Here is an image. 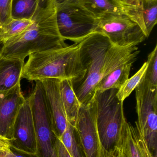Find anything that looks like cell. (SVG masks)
Returning a JSON list of instances; mask_svg holds the SVG:
<instances>
[{
  "label": "cell",
  "mask_w": 157,
  "mask_h": 157,
  "mask_svg": "<svg viewBox=\"0 0 157 157\" xmlns=\"http://www.w3.org/2000/svg\"><path fill=\"white\" fill-rule=\"evenodd\" d=\"M12 0H0V25L11 18L10 14Z\"/></svg>",
  "instance_id": "25"
},
{
  "label": "cell",
  "mask_w": 157,
  "mask_h": 157,
  "mask_svg": "<svg viewBox=\"0 0 157 157\" xmlns=\"http://www.w3.org/2000/svg\"><path fill=\"white\" fill-rule=\"evenodd\" d=\"M84 157H107L100 145L96 126V106L92 103L81 105L74 126Z\"/></svg>",
  "instance_id": "9"
},
{
  "label": "cell",
  "mask_w": 157,
  "mask_h": 157,
  "mask_svg": "<svg viewBox=\"0 0 157 157\" xmlns=\"http://www.w3.org/2000/svg\"><path fill=\"white\" fill-rule=\"evenodd\" d=\"M11 146V140L0 136V149H6Z\"/></svg>",
  "instance_id": "27"
},
{
  "label": "cell",
  "mask_w": 157,
  "mask_h": 157,
  "mask_svg": "<svg viewBox=\"0 0 157 157\" xmlns=\"http://www.w3.org/2000/svg\"><path fill=\"white\" fill-rule=\"evenodd\" d=\"M56 22L65 40L78 43L98 28V18L82 6L77 0L57 4Z\"/></svg>",
  "instance_id": "5"
},
{
  "label": "cell",
  "mask_w": 157,
  "mask_h": 157,
  "mask_svg": "<svg viewBox=\"0 0 157 157\" xmlns=\"http://www.w3.org/2000/svg\"><path fill=\"white\" fill-rule=\"evenodd\" d=\"M29 98L36 132L37 157H55L54 147L57 137L52 131L49 113L41 81H35Z\"/></svg>",
  "instance_id": "7"
},
{
  "label": "cell",
  "mask_w": 157,
  "mask_h": 157,
  "mask_svg": "<svg viewBox=\"0 0 157 157\" xmlns=\"http://www.w3.org/2000/svg\"><path fill=\"white\" fill-rule=\"evenodd\" d=\"M81 42L30 54L21 78L34 81L70 79L73 86L78 84L86 72L81 59Z\"/></svg>",
  "instance_id": "3"
},
{
  "label": "cell",
  "mask_w": 157,
  "mask_h": 157,
  "mask_svg": "<svg viewBox=\"0 0 157 157\" xmlns=\"http://www.w3.org/2000/svg\"><path fill=\"white\" fill-rule=\"evenodd\" d=\"M38 2V0H12L11 18L31 20L37 9Z\"/></svg>",
  "instance_id": "20"
},
{
  "label": "cell",
  "mask_w": 157,
  "mask_h": 157,
  "mask_svg": "<svg viewBox=\"0 0 157 157\" xmlns=\"http://www.w3.org/2000/svg\"><path fill=\"white\" fill-rule=\"evenodd\" d=\"M118 146L124 157H155L142 134L127 120Z\"/></svg>",
  "instance_id": "14"
},
{
  "label": "cell",
  "mask_w": 157,
  "mask_h": 157,
  "mask_svg": "<svg viewBox=\"0 0 157 157\" xmlns=\"http://www.w3.org/2000/svg\"><path fill=\"white\" fill-rule=\"evenodd\" d=\"M107 157H124L119 146L116 147L112 151L107 155Z\"/></svg>",
  "instance_id": "28"
},
{
  "label": "cell",
  "mask_w": 157,
  "mask_h": 157,
  "mask_svg": "<svg viewBox=\"0 0 157 157\" xmlns=\"http://www.w3.org/2000/svg\"><path fill=\"white\" fill-rule=\"evenodd\" d=\"M98 21L97 32L106 36L117 47H136L147 38L139 25L124 13H106Z\"/></svg>",
  "instance_id": "8"
},
{
  "label": "cell",
  "mask_w": 157,
  "mask_h": 157,
  "mask_svg": "<svg viewBox=\"0 0 157 157\" xmlns=\"http://www.w3.org/2000/svg\"><path fill=\"white\" fill-rule=\"evenodd\" d=\"M55 0H38L32 25L22 34L2 44L0 56L25 60L30 54L66 46L56 22Z\"/></svg>",
  "instance_id": "2"
},
{
  "label": "cell",
  "mask_w": 157,
  "mask_h": 157,
  "mask_svg": "<svg viewBox=\"0 0 157 157\" xmlns=\"http://www.w3.org/2000/svg\"><path fill=\"white\" fill-rule=\"evenodd\" d=\"M55 157H72L61 140L56 138L54 147Z\"/></svg>",
  "instance_id": "26"
},
{
  "label": "cell",
  "mask_w": 157,
  "mask_h": 157,
  "mask_svg": "<svg viewBox=\"0 0 157 157\" xmlns=\"http://www.w3.org/2000/svg\"><path fill=\"white\" fill-rule=\"evenodd\" d=\"M135 61L131 60L106 75L97 86L96 93L110 89L119 90L129 78L133 63Z\"/></svg>",
  "instance_id": "17"
},
{
  "label": "cell",
  "mask_w": 157,
  "mask_h": 157,
  "mask_svg": "<svg viewBox=\"0 0 157 157\" xmlns=\"http://www.w3.org/2000/svg\"><path fill=\"white\" fill-rule=\"evenodd\" d=\"M118 90L96 92L94 100L96 106V126L100 142L107 156L118 146L126 119L124 102L116 96Z\"/></svg>",
  "instance_id": "4"
},
{
  "label": "cell",
  "mask_w": 157,
  "mask_h": 157,
  "mask_svg": "<svg viewBox=\"0 0 157 157\" xmlns=\"http://www.w3.org/2000/svg\"><path fill=\"white\" fill-rule=\"evenodd\" d=\"M11 142L14 147L36 155V132L29 97L25 99L16 118Z\"/></svg>",
  "instance_id": "10"
},
{
  "label": "cell",
  "mask_w": 157,
  "mask_h": 157,
  "mask_svg": "<svg viewBox=\"0 0 157 157\" xmlns=\"http://www.w3.org/2000/svg\"><path fill=\"white\" fill-rule=\"evenodd\" d=\"M120 1L123 3L128 2H131V1H133V0H120Z\"/></svg>",
  "instance_id": "30"
},
{
  "label": "cell",
  "mask_w": 157,
  "mask_h": 157,
  "mask_svg": "<svg viewBox=\"0 0 157 157\" xmlns=\"http://www.w3.org/2000/svg\"><path fill=\"white\" fill-rule=\"evenodd\" d=\"M33 23L32 20L11 18L0 25V45L25 32Z\"/></svg>",
  "instance_id": "19"
},
{
  "label": "cell",
  "mask_w": 157,
  "mask_h": 157,
  "mask_svg": "<svg viewBox=\"0 0 157 157\" xmlns=\"http://www.w3.org/2000/svg\"><path fill=\"white\" fill-rule=\"evenodd\" d=\"M137 120L135 127L145 139L155 157H157V87L143 78L135 89Z\"/></svg>",
  "instance_id": "6"
},
{
  "label": "cell",
  "mask_w": 157,
  "mask_h": 157,
  "mask_svg": "<svg viewBox=\"0 0 157 157\" xmlns=\"http://www.w3.org/2000/svg\"><path fill=\"white\" fill-rule=\"evenodd\" d=\"M0 157H37L35 154H29L14 147L12 145L8 148L0 149Z\"/></svg>",
  "instance_id": "24"
},
{
  "label": "cell",
  "mask_w": 157,
  "mask_h": 157,
  "mask_svg": "<svg viewBox=\"0 0 157 157\" xmlns=\"http://www.w3.org/2000/svg\"><path fill=\"white\" fill-rule=\"evenodd\" d=\"M88 11L99 18L108 13H123V3L120 0H77Z\"/></svg>",
  "instance_id": "18"
},
{
  "label": "cell",
  "mask_w": 157,
  "mask_h": 157,
  "mask_svg": "<svg viewBox=\"0 0 157 157\" xmlns=\"http://www.w3.org/2000/svg\"><path fill=\"white\" fill-rule=\"evenodd\" d=\"M25 99L20 83L0 91V136L12 140L14 124Z\"/></svg>",
  "instance_id": "12"
},
{
  "label": "cell",
  "mask_w": 157,
  "mask_h": 157,
  "mask_svg": "<svg viewBox=\"0 0 157 157\" xmlns=\"http://www.w3.org/2000/svg\"><path fill=\"white\" fill-rule=\"evenodd\" d=\"M61 80L49 78L41 81L44 89L52 131L58 138L64 132L68 123L61 93Z\"/></svg>",
  "instance_id": "11"
},
{
  "label": "cell",
  "mask_w": 157,
  "mask_h": 157,
  "mask_svg": "<svg viewBox=\"0 0 157 157\" xmlns=\"http://www.w3.org/2000/svg\"><path fill=\"white\" fill-rule=\"evenodd\" d=\"M76 137L74 127L68 122L64 132L59 139L72 157H84Z\"/></svg>",
  "instance_id": "22"
},
{
  "label": "cell",
  "mask_w": 157,
  "mask_h": 157,
  "mask_svg": "<svg viewBox=\"0 0 157 157\" xmlns=\"http://www.w3.org/2000/svg\"><path fill=\"white\" fill-rule=\"evenodd\" d=\"M68 1H71V0H55V2H56L57 4H60Z\"/></svg>",
  "instance_id": "29"
},
{
  "label": "cell",
  "mask_w": 157,
  "mask_h": 157,
  "mask_svg": "<svg viewBox=\"0 0 157 157\" xmlns=\"http://www.w3.org/2000/svg\"><path fill=\"white\" fill-rule=\"evenodd\" d=\"M25 60L0 56V91L8 90L20 83Z\"/></svg>",
  "instance_id": "15"
},
{
  "label": "cell",
  "mask_w": 157,
  "mask_h": 157,
  "mask_svg": "<svg viewBox=\"0 0 157 157\" xmlns=\"http://www.w3.org/2000/svg\"><path fill=\"white\" fill-rule=\"evenodd\" d=\"M60 86L67 121L74 126L81 104L75 92L73 83L72 80H61Z\"/></svg>",
  "instance_id": "16"
},
{
  "label": "cell",
  "mask_w": 157,
  "mask_h": 157,
  "mask_svg": "<svg viewBox=\"0 0 157 157\" xmlns=\"http://www.w3.org/2000/svg\"><path fill=\"white\" fill-rule=\"evenodd\" d=\"M147 65V62H145L139 71L131 77L128 78L118 90L116 96L120 101L124 102L141 83L146 71Z\"/></svg>",
  "instance_id": "21"
},
{
  "label": "cell",
  "mask_w": 157,
  "mask_h": 157,
  "mask_svg": "<svg viewBox=\"0 0 157 157\" xmlns=\"http://www.w3.org/2000/svg\"><path fill=\"white\" fill-rule=\"evenodd\" d=\"M123 6L124 13L137 23L148 37L157 24V0H133Z\"/></svg>",
  "instance_id": "13"
},
{
  "label": "cell",
  "mask_w": 157,
  "mask_h": 157,
  "mask_svg": "<svg viewBox=\"0 0 157 157\" xmlns=\"http://www.w3.org/2000/svg\"><path fill=\"white\" fill-rule=\"evenodd\" d=\"M147 67L143 79L150 86L157 87V46L149 53L147 60Z\"/></svg>",
  "instance_id": "23"
},
{
  "label": "cell",
  "mask_w": 157,
  "mask_h": 157,
  "mask_svg": "<svg viewBox=\"0 0 157 157\" xmlns=\"http://www.w3.org/2000/svg\"><path fill=\"white\" fill-rule=\"evenodd\" d=\"M81 43V59L86 72L74 88L80 104L86 106L94 101L100 81L119 66L136 60L140 51L137 46H114L106 36L99 32L90 34Z\"/></svg>",
  "instance_id": "1"
}]
</instances>
